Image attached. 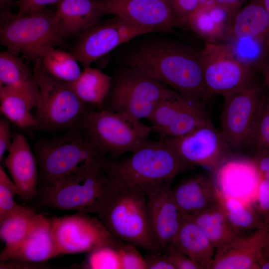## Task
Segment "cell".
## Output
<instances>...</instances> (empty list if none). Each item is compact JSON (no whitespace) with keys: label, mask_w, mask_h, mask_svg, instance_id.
I'll list each match as a JSON object with an SVG mask.
<instances>
[{"label":"cell","mask_w":269,"mask_h":269,"mask_svg":"<svg viewBox=\"0 0 269 269\" xmlns=\"http://www.w3.org/2000/svg\"><path fill=\"white\" fill-rule=\"evenodd\" d=\"M125 66L146 73L190 101L204 103L211 97L199 52L178 42L163 38L143 42L128 55Z\"/></svg>","instance_id":"obj_1"},{"label":"cell","mask_w":269,"mask_h":269,"mask_svg":"<svg viewBox=\"0 0 269 269\" xmlns=\"http://www.w3.org/2000/svg\"><path fill=\"white\" fill-rule=\"evenodd\" d=\"M188 167L164 138L148 140L124 158L110 159L105 170L117 189L136 188L146 195Z\"/></svg>","instance_id":"obj_2"},{"label":"cell","mask_w":269,"mask_h":269,"mask_svg":"<svg viewBox=\"0 0 269 269\" xmlns=\"http://www.w3.org/2000/svg\"><path fill=\"white\" fill-rule=\"evenodd\" d=\"M67 131L35 147L40 186L55 185L96 168H105L110 159L93 146L81 129Z\"/></svg>","instance_id":"obj_3"},{"label":"cell","mask_w":269,"mask_h":269,"mask_svg":"<svg viewBox=\"0 0 269 269\" xmlns=\"http://www.w3.org/2000/svg\"><path fill=\"white\" fill-rule=\"evenodd\" d=\"M1 11L0 42L6 50L22 54L34 64L49 49L64 45L66 38L56 8L21 16L10 10Z\"/></svg>","instance_id":"obj_4"},{"label":"cell","mask_w":269,"mask_h":269,"mask_svg":"<svg viewBox=\"0 0 269 269\" xmlns=\"http://www.w3.org/2000/svg\"><path fill=\"white\" fill-rule=\"evenodd\" d=\"M117 188L105 168L97 167L53 186H41L37 197L47 207L101 214Z\"/></svg>","instance_id":"obj_5"},{"label":"cell","mask_w":269,"mask_h":269,"mask_svg":"<svg viewBox=\"0 0 269 269\" xmlns=\"http://www.w3.org/2000/svg\"><path fill=\"white\" fill-rule=\"evenodd\" d=\"M81 129L90 142L111 160L141 148L149 140L151 128L140 120L106 110H91Z\"/></svg>","instance_id":"obj_6"},{"label":"cell","mask_w":269,"mask_h":269,"mask_svg":"<svg viewBox=\"0 0 269 269\" xmlns=\"http://www.w3.org/2000/svg\"><path fill=\"white\" fill-rule=\"evenodd\" d=\"M177 94L146 73L124 66L112 76L103 110L147 119L159 103Z\"/></svg>","instance_id":"obj_7"},{"label":"cell","mask_w":269,"mask_h":269,"mask_svg":"<svg viewBox=\"0 0 269 269\" xmlns=\"http://www.w3.org/2000/svg\"><path fill=\"white\" fill-rule=\"evenodd\" d=\"M34 64L33 72L42 103V108L34 115L38 122L36 128L49 132L81 129L93 107L83 102L67 82L46 72L40 59Z\"/></svg>","instance_id":"obj_8"},{"label":"cell","mask_w":269,"mask_h":269,"mask_svg":"<svg viewBox=\"0 0 269 269\" xmlns=\"http://www.w3.org/2000/svg\"><path fill=\"white\" fill-rule=\"evenodd\" d=\"M98 217L119 241L149 252L159 251L150 227L147 196L141 190L117 188L107 208Z\"/></svg>","instance_id":"obj_9"},{"label":"cell","mask_w":269,"mask_h":269,"mask_svg":"<svg viewBox=\"0 0 269 269\" xmlns=\"http://www.w3.org/2000/svg\"><path fill=\"white\" fill-rule=\"evenodd\" d=\"M199 54L205 85L211 96L225 98L255 80V70L238 58L226 43L206 42Z\"/></svg>","instance_id":"obj_10"},{"label":"cell","mask_w":269,"mask_h":269,"mask_svg":"<svg viewBox=\"0 0 269 269\" xmlns=\"http://www.w3.org/2000/svg\"><path fill=\"white\" fill-rule=\"evenodd\" d=\"M266 97L255 79L245 88L224 98L220 131L230 149L249 145Z\"/></svg>","instance_id":"obj_11"},{"label":"cell","mask_w":269,"mask_h":269,"mask_svg":"<svg viewBox=\"0 0 269 269\" xmlns=\"http://www.w3.org/2000/svg\"><path fill=\"white\" fill-rule=\"evenodd\" d=\"M53 240L60 254L90 252L105 246L116 247L120 242L98 218L76 213L50 219Z\"/></svg>","instance_id":"obj_12"},{"label":"cell","mask_w":269,"mask_h":269,"mask_svg":"<svg viewBox=\"0 0 269 269\" xmlns=\"http://www.w3.org/2000/svg\"><path fill=\"white\" fill-rule=\"evenodd\" d=\"M145 34L120 17L101 19L78 36L72 53L84 69L120 45Z\"/></svg>","instance_id":"obj_13"},{"label":"cell","mask_w":269,"mask_h":269,"mask_svg":"<svg viewBox=\"0 0 269 269\" xmlns=\"http://www.w3.org/2000/svg\"><path fill=\"white\" fill-rule=\"evenodd\" d=\"M203 105L177 94L159 103L147 120L160 138L180 137L211 122Z\"/></svg>","instance_id":"obj_14"},{"label":"cell","mask_w":269,"mask_h":269,"mask_svg":"<svg viewBox=\"0 0 269 269\" xmlns=\"http://www.w3.org/2000/svg\"><path fill=\"white\" fill-rule=\"evenodd\" d=\"M164 139L188 168L199 166L215 170L230 149L211 121L183 136Z\"/></svg>","instance_id":"obj_15"},{"label":"cell","mask_w":269,"mask_h":269,"mask_svg":"<svg viewBox=\"0 0 269 269\" xmlns=\"http://www.w3.org/2000/svg\"><path fill=\"white\" fill-rule=\"evenodd\" d=\"M101 2L105 15L120 17L147 34L170 32L177 25L168 0H107Z\"/></svg>","instance_id":"obj_16"},{"label":"cell","mask_w":269,"mask_h":269,"mask_svg":"<svg viewBox=\"0 0 269 269\" xmlns=\"http://www.w3.org/2000/svg\"><path fill=\"white\" fill-rule=\"evenodd\" d=\"M171 183L165 184L146 195L148 220L159 251L173 245L184 215L172 195Z\"/></svg>","instance_id":"obj_17"},{"label":"cell","mask_w":269,"mask_h":269,"mask_svg":"<svg viewBox=\"0 0 269 269\" xmlns=\"http://www.w3.org/2000/svg\"><path fill=\"white\" fill-rule=\"evenodd\" d=\"M214 171L219 192L252 204L262 178L252 158H226Z\"/></svg>","instance_id":"obj_18"},{"label":"cell","mask_w":269,"mask_h":269,"mask_svg":"<svg viewBox=\"0 0 269 269\" xmlns=\"http://www.w3.org/2000/svg\"><path fill=\"white\" fill-rule=\"evenodd\" d=\"M7 151L4 164L18 190V196L26 201L36 198L38 167L26 137L20 134H15Z\"/></svg>","instance_id":"obj_19"},{"label":"cell","mask_w":269,"mask_h":269,"mask_svg":"<svg viewBox=\"0 0 269 269\" xmlns=\"http://www.w3.org/2000/svg\"><path fill=\"white\" fill-rule=\"evenodd\" d=\"M269 236V227L242 236L216 251L209 269H259L258 258Z\"/></svg>","instance_id":"obj_20"},{"label":"cell","mask_w":269,"mask_h":269,"mask_svg":"<svg viewBox=\"0 0 269 269\" xmlns=\"http://www.w3.org/2000/svg\"><path fill=\"white\" fill-rule=\"evenodd\" d=\"M59 255L53 238L50 219L36 214L22 243L13 250L0 254V261L43 263Z\"/></svg>","instance_id":"obj_21"},{"label":"cell","mask_w":269,"mask_h":269,"mask_svg":"<svg viewBox=\"0 0 269 269\" xmlns=\"http://www.w3.org/2000/svg\"><path fill=\"white\" fill-rule=\"evenodd\" d=\"M172 193L184 215L195 214L217 202V191L214 180L204 174L183 179L172 188Z\"/></svg>","instance_id":"obj_22"},{"label":"cell","mask_w":269,"mask_h":269,"mask_svg":"<svg viewBox=\"0 0 269 269\" xmlns=\"http://www.w3.org/2000/svg\"><path fill=\"white\" fill-rule=\"evenodd\" d=\"M56 12L66 38L78 36L105 15L98 0H61Z\"/></svg>","instance_id":"obj_23"},{"label":"cell","mask_w":269,"mask_h":269,"mask_svg":"<svg viewBox=\"0 0 269 269\" xmlns=\"http://www.w3.org/2000/svg\"><path fill=\"white\" fill-rule=\"evenodd\" d=\"M269 36V20L262 0H251L234 14L226 37L259 42L268 47Z\"/></svg>","instance_id":"obj_24"},{"label":"cell","mask_w":269,"mask_h":269,"mask_svg":"<svg viewBox=\"0 0 269 269\" xmlns=\"http://www.w3.org/2000/svg\"><path fill=\"white\" fill-rule=\"evenodd\" d=\"M0 86L18 90L29 97L36 108L42 103L38 85L32 71L18 55L8 50L0 53Z\"/></svg>","instance_id":"obj_25"},{"label":"cell","mask_w":269,"mask_h":269,"mask_svg":"<svg viewBox=\"0 0 269 269\" xmlns=\"http://www.w3.org/2000/svg\"><path fill=\"white\" fill-rule=\"evenodd\" d=\"M233 16L212 0H207L188 16L185 23L207 42H218L226 37Z\"/></svg>","instance_id":"obj_26"},{"label":"cell","mask_w":269,"mask_h":269,"mask_svg":"<svg viewBox=\"0 0 269 269\" xmlns=\"http://www.w3.org/2000/svg\"><path fill=\"white\" fill-rule=\"evenodd\" d=\"M173 246L202 269H209L215 255V248L209 239L194 221L185 215Z\"/></svg>","instance_id":"obj_27"},{"label":"cell","mask_w":269,"mask_h":269,"mask_svg":"<svg viewBox=\"0 0 269 269\" xmlns=\"http://www.w3.org/2000/svg\"><path fill=\"white\" fill-rule=\"evenodd\" d=\"M112 81V76L90 66L84 69L76 80L68 83L83 102L103 110Z\"/></svg>","instance_id":"obj_28"},{"label":"cell","mask_w":269,"mask_h":269,"mask_svg":"<svg viewBox=\"0 0 269 269\" xmlns=\"http://www.w3.org/2000/svg\"><path fill=\"white\" fill-rule=\"evenodd\" d=\"M185 216L198 225L216 251L240 236L229 223L218 202L200 212Z\"/></svg>","instance_id":"obj_29"},{"label":"cell","mask_w":269,"mask_h":269,"mask_svg":"<svg viewBox=\"0 0 269 269\" xmlns=\"http://www.w3.org/2000/svg\"><path fill=\"white\" fill-rule=\"evenodd\" d=\"M35 105L24 93L6 86H0L1 114L18 127L37 128L38 122L31 113Z\"/></svg>","instance_id":"obj_30"},{"label":"cell","mask_w":269,"mask_h":269,"mask_svg":"<svg viewBox=\"0 0 269 269\" xmlns=\"http://www.w3.org/2000/svg\"><path fill=\"white\" fill-rule=\"evenodd\" d=\"M217 202L229 223L240 236L250 230H257L266 226L252 204L240 199L224 195L217 189Z\"/></svg>","instance_id":"obj_31"},{"label":"cell","mask_w":269,"mask_h":269,"mask_svg":"<svg viewBox=\"0 0 269 269\" xmlns=\"http://www.w3.org/2000/svg\"><path fill=\"white\" fill-rule=\"evenodd\" d=\"M36 214L33 208L20 206L0 220V236L5 244L0 254L13 250L22 243Z\"/></svg>","instance_id":"obj_32"},{"label":"cell","mask_w":269,"mask_h":269,"mask_svg":"<svg viewBox=\"0 0 269 269\" xmlns=\"http://www.w3.org/2000/svg\"><path fill=\"white\" fill-rule=\"evenodd\" d=\"M40 60L46 72L65 82L74 81L82 72L79 62L72 53L55 47L46 51Z\"/></svg>","instance_id":"obj_33"},{"label":"cell","mask_w":269,"mask_h":269,"mask_svg":"<svg viewBox=\"0 0 269 269\" xmlns=\"http://www.w3.org/2000/svg\"><path fill=\"white\" fill-rule=\"evenodd\" d=\"M116 247L105 246L90 252L86 266L92 269H121Z\"/></svg>","instance_id":"obj_34"},{"label":"cell","mask_w":269,"mask_h":269,"mask_svg":"<svg viewBox=\"0 0 269 269\" xmlns=\"http://www.w3.org/2000/svg\"><path fill=\"white\" fill-rule=\"evenodd\" d=\"M18 190L12 179L0 166V220L11 213L20 205L15 201Z\"/></svg>","instance_id":"obj_35"},{"label":"cell","mask_w":269,"mask_h":269,"mask_svg":"<svg viewBox=\"0 0 269 269\" xmlns=\"http://www.w3.org/2000/svg\"><path fill=\"white\" fill-rule=\"evenodd\" d=\"M250 145L269 151V98L267 96L257 120Z\"/></svg>","instance_id":"obj_36"},{"label":"cell","mask_w":269,"mask_h":269,"mask_svg":"<svg viewBox=\"0 0 269 269\" xmlns=\"http://www.w3.org/2000/svg\"><path fill=\"white\" fill-rule=\"evenodd\" d=\"M120 242L116 248L120 257L121 269H146L145 258L135 246Z\"/></svg>","instance_id":"obj_37"},{"label":"cell","mask_w":269,"mask_h":269,"mask_svg":"<svg viewBox=\"0 0 269 269\" xmlns=\"http://www.w3.org/2000/svg\"><path fill=\"white\" fill-rule=\"evenodd\" d=\"M252 204L265 225L269 227V181L262 177Z\"/></svg>","instance_id":"obj_38"},{"label":"cell","mask_w":269,"mask_h":269,"mask_svg":"<svg viewBox=\"0 0 269 269\" xmlns=\"http://www.w3.org/2000/svg\"><path fill=\"white\" fill-rule=\"evenodd\" d=\"M177 25L185 23L188 16L207 0H168Z\"/></svg>","instance_id":"obj_39"},{"label":"cell","mask_w":269,"mask_h":269,"mask_svg":"<svg viewBox=\"0 0 269 269\" xmlns=\"http://www.w3.org/2000/svg\"><path fill=\"white\" fill-rule=\"evenodd\" d=\"M169 262L175 269H202V268L174 246L165 252Z\"/></svg>","instance_id":"obj_40"},{"label":"cell","mask_w":269,"mask_h":269,"mask_svg":"<svg viewBox=\"0 0 269 269\" xmlns=\"http://www.w3.org/2000/svg\"><path fill=\"white\" fill-rule=\"evenodd\" d=\"M61 0H18L15 3L18 7L16 13L19 16L44 9L50 5L57 4Z\"/></svg>","instance_id":"obj_41"},{"label":"cell","mask_w":269,"mask_h":269,"mask_svg":"<svg viewBox=\"0 0 269 269\" xmlns=\"http://www.w3.org/2000/svg\"><path fill=\"white\" fill-rule=\"evenodd\" d=\"M145 260L146 269H175L165 253L160 251L149 252Z\"/></svg>","instance_id":"obj_42"},{"label":"cell","mask_w":269,"mask_h":269,"mask_svg":"<svg viewBox=\"0 0 269 269\" xmlns=\"http://www.w3.org/2000/svg\"><path fill=\"white\" fill-rule=\"evenodd\" d=\"M10 121L4 117L0 119V160L10 147L11 139Z\"/></svg>","instance_id":"obj_43"},{"label":"cell","mask_w":269,"mask_h":269,"mask_svg":"<svg viewBox=\"0 0 269 269\" xmlns=\"http://www.w3.org/2000/svg\"><path fill=\"white\" fill-rule=\"evenodd\" d=\"M261 177L269 181V151L255 149L252 158Z\"/></svg>","instance_id":"obj_44"},{"label":"cell","mask_w":269,"mask_h":269,"mask_svg":"<svg viewBox=\"0 0 269 269\" xmlns=\"http://www.w3.org/2000/svg\"><path fill=\"white\" fill-rule=\"evenodd\" d=\"M216 5L235 14L244 0H212Z\"/></svg>","instance_id":"obj_45"},{"label":"cell","mask_w":269,"mask_h":269,"mask_svg":"<svg viewBox=\"0 0 269 269\" xmlns=\"http://www.w3.org/2000/svg\"><path fill=\"white\" fill-rule=\"evenodd\" d=\"M259 70L263 76L265 85L268 91L269 95L268 97L269 98V62H266L263 64Z\"/></svg>","instance_id":"obj_46"},{"label":"cell","mask_w":269,"mask_h":269,"mask_svg":"<svg viewBox=\"0 0 269 269\" xmlns=\"http://www.w3.org/2000/svg\"><path fill=\"white\" fill-rule=\"evenodd\" d=\"M13 3V0H0V10H9Z\"/></svg>","instance_id":"obj_47"},{"label":"cell","mask_w":269,"mask_h":269,"mask_svg":"<svg viewBox=\"0 0 269 269\" xmlns=\"http://www.w3.org/2000/svg\"><path fill=\"white\" fill-rule=\"evenodd\" d=\"M262 0L263 5L267 13L269 20V0ZM268 48H269V40H268Z\"/></svg>","instance_id":"obj_48"},{"label":"cell","mask_w":269,"mask_h":269,"mask_svg":"<svg viewBox=\"0 0 269 269\" xmlns=\"http://www.w3.org/2000/svg\"><path fill=\"white\" fill-rule=\"evenodd\" d=\"M264 248L267 251V252L269 253V236L267 242L266 244L265 245Z\"/></svg>","instance_id":"obj_49"},{"label":"cell","mask_w":269,"mask_h":269,"mask_svg":"<svg viewBox=\"0 0 269 269\" xmlns=\"http://www.w3.org/2000/svg\"><path fill=\"white\" fill-rule=\"evenodd\" d=\"M98 0L101 1H104L107 0Z\"/></svg>","instance_id":"obj_50"}]
</instances>
